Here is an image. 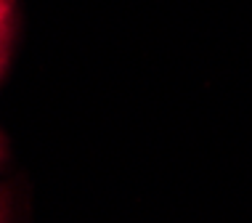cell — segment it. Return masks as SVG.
<instances>
[{"label":"cell","instance_id":"obj_2","mask_svg":"<svg viewBox=\"0 0 252 223\" xmlns=\"http://www.w3.org/2000/svg\"><path fill=\"white\" fill-rule=\"evenodd\" d=\"M0 223H3V199H0Z\"/></svg>","mask_w":252,"mask_h":223},{"label":"cell","instance_id":"obj_1","mask_svg":"<svg viewBox=\"0 0 252 223\" xmlns=\"http://www.w3.org/2000/svg\"><path fill=\"white\" fill-rule=\"evenodd\" d=\"M11 37H13V0H0V74L8 64Z\"/></svg>","mask_w":252,"mask_h":223}]
</instances>
